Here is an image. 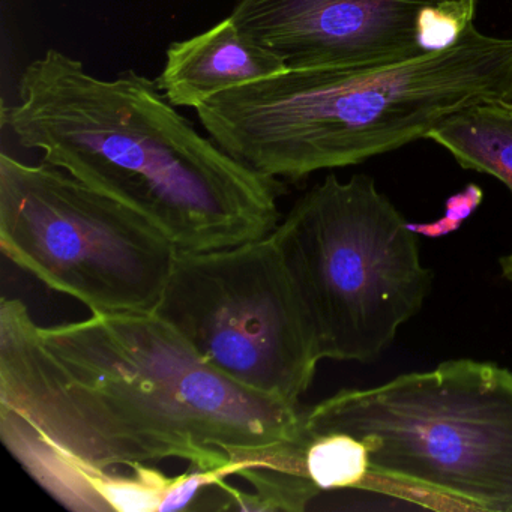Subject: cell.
<instances>
[{
    "label": "cell",
    "instance_id": "obj_4",
    "mask_svg": "<svg viewBox=\"0 0 512 512\" xmlns=\"http://www.w3.org/2000/svg\"><path fill=\"white\" fill-rule=\"evenodd\" d=\"M308 436L367 446L365 490L430 509L512 512V373L454 359L302 409Z\"/></svg>",
    "mask_w": 512,
    "mask_h": 512
},
{
    "label": "cell",
    "instance_id": "obj_5",
    "mask_svg": "<svg viewBox=\"0 0 512 512\" xmlns=\"http://www.w3.org/2000/svg\"><path fill=\"white\" fill-rule=\"evenodd\" d=\"M272 236L322 359L373 361L430 292L418 233L368 176H326Z\"/></svg>",
    "mask_w": 512,
    "mask_h": 512
},
{
    "label": "cell",
    "instance_id": "obj_13",
    "mask_svg": "<svg viewBox=\"0 0 512 512\" xmlns=\"http://www.w3.org/2000/svg\"><path fill=\"white\" fill-rule=\"evenodd\" d=\"M499 263L503 277L512 284V253H509L508 256H503Z\"/></svg>",
    "mask_w": 512,
    "mask_h": 512
},
{
    "label": "cell",
    "instance_id": "obj_12",
    "mask_svg": "<svg viewBox=\"0 0 512 512\" xmlns=\"http://www.w3.org/2000/svg\"><path fill=\"white\" fill-rule=\"evenodd\" d=\"M481 200V188L478 185H469L466 190L449 197L446 202V214L442 220L431 224H410V229L415 230L418 235L421 233V235L431 236V238L454 232L478 208Z\"/></svg>",
    "mask_w": 512,
    "mask_h": 512
},
{
    "label": "cell",
    "instance_id": "obj_7",
    "mask_svg": "<svg viewBox=\"0 0 512 512\" xmlns=\"http://www.w3.org/2000/svg\"><path fill=\"white\" fill-rule=\"evenodd\" d=\"M155 314L232 382L301 407L322 361L272 232L178 251Z\"/></svg>",
    "mask_w": 512,
    "mask_h": 512
},
{
    "label": "cell",
    "instance_id": "obj_6",
    "mask_svg": "<svg viewBox=\"0 0 512 512\" xmlns=\"http://www.w3.org/2000/svg\"><path fill=\"white\" fill-rule=\"evenodd\" d=\"M0 247L91 314L155 313L178 248L145 217L64 170L0 155Z\"/></svg>",
    "mask_w": 512,
    "mask_h": 512
},
{
    "label": "cell",
    "instance_id": "obj_3",
    "mask_svg": "<svg viewBox=\"0 0 512 512\" xmlns=\"http://www.w3.org/2000/svg\"><path fill=\"white\" fill-rule=\"evenodd\" d=\"M497 100L512 101V40L470 23L454 43L412 61L286 70L221 92L196 113L227 154L298 182L428 139L455 113Z\"/></svg>",
    "mask_w": 512,
    "mask_h": 512
},
{
    "label": "cell",
    "instance_id": "obj_9",
    "mask_svg": "<svg viewBox=\"0 0 512 512\" xmlns=\"http://www.w3.org/2000/svg\"><path fill=\"white\" fill-rule=\"evenodd\" d=\"M286 70L277 55L251 40L229 16L209 31L173 43L157 85L173 106L196 110L221 92Z\"/></svg>",
    "mask_w": 512,
    "mask_h": 512
},
{
    "label": "cell",
    "instance_id": "obj_1",
    "mask_svg": "<svg viewBox=\"0 0 512 512\" xmlns=\"http://www.w3.org/2000/svg\"><path fill=\"white\" fill-rule=\"evenodd\" d=\"M0 437L76 512L104 511L113 472L137 464L307 476L301 407L227 379L155 313L43 326L2 298Z\"/></svg>",
    "mask_w": 512,
    "mask_h": 512
},
{
    "label": "cell",
    "instance_id": "obj_11",
    "mask_svg": "<svg viewBox=\"0 0 512 512\" xmlns=\"http://www.w3.org/2000/svg\"><path fill=\"white\" fill-rule=\"evenodd\" d=\"M307 437L305 473L320 491L365 490L370 461L367 446L362 440L346 433L307 434Z\"/></svg>",
    "mask_w": 512,
    "mask_h": 512
},
{
    "label": "cell",
    "instance_id": "obj_10",
    "mask_svg": "<svg viewBox=\"0 0 512 512\" xmlns=\"http://www.w3.org/2000/svg\"><path fill=\"white\" fill-rule=\"evenodd\" d=\"M428 139L464 169L499 179L512 194V101H487L455 113Z\"/></svg>",
    "mask_w": 512,
    "mask_h": 512
},
{
    "label": "cell",
    "instance_id": "obj_2",
    "mask_svg": "<svg viewBox=\"0 0 512 512\" xmlns=\"http://www.w3.org/2000/svg\"><path fill=\"white\" fill-rule=\"evenodd\" d=\"M2 121L41 161L136 211L178 250L269 235L283 184L254 172L176 112L157 80L101 79L50 49L23 70Z\"/></svg>",
    "mask_w": 512,
    "mask_h": 512
},
{
    "label": "cell",
    "instance_id": "obj_8",
    "mask_svg": "<svg viewBox=\"0 0 512 512\" xmlns=\"http://www.w3.org/2000/svg\"><path fill=\"white\" fill-rule=\"evenodd\" d=\"M478 0H238L235 25L287 70L382 67L454 43Z\"/></svg>",
    "mask_w": 512,
    "mask_h": 512
}]
</instances>
